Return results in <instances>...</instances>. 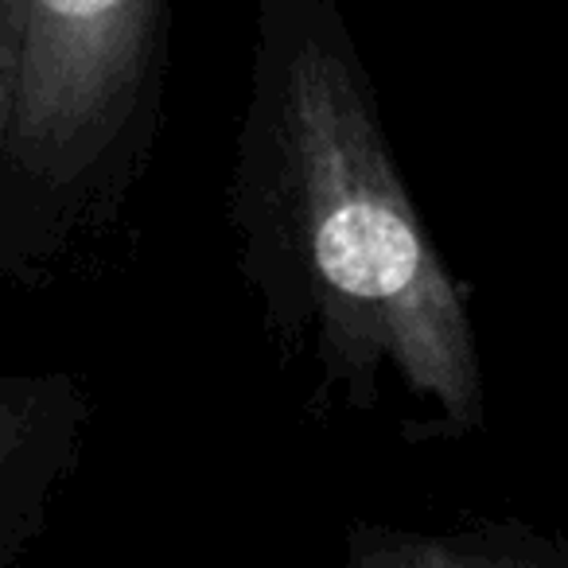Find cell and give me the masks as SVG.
<instances>
[{
	"mask_svg": "<svg viewBox=\"0 0 568 568\" xmlns=\"http://www.w3.org/2000/svg\"><path fill=\"white\" fill-rule=\"evenodd\" d=\"M226 195L261 332L324 405L374 417L397 394L409 440L487 425L471 304L413 203L339 0H253Z\"/></svg>",
	"mask_w": 568,
	"mask_h": 568,
	"instance_id": "cell-1",
	"label": "cell"
},
{
	"mask_svg": "<svg viewBox=\"0 0 568 568\" xmlns=\"http://www.w3.org/2000/svg\"><path fill=\"white\" fill-rule=\"evenodd\" d=\"M168 0H24L0 164V273L28 276L110 219L156 136Z\"/></svg>",
	"mask_w": 568,
	"mask_h": 568,
	"instance_id": "cell-2",
	"label": "cell"
},
{
	"mask_svg": "<svg viewBox=\"0 0 568 568\" xmlns=\"http://www.w3.org/2000/svg\"><path fill=\"white\" fill-rule=\"evenodd\" d=\"M90 428V394L74 374H0V568L43 537Z\"/></svg>",
	"mask_w": 568,
	"mask_h": 568,
	"instance_id": "cell-3",
	"label": "cell"
},
{
	"mask_svg": "<svg viewBox=\"0 0 568 568\" xmlns=\"http://www.w3.org/2000/svg\"><path fill=\"white\" fill-rule=\"evenodd\" d=\"M351 565L363 568H537L568 565V549L518 521H475L452 534L355 529Z\"/></svg>",
	"mask_w": 568,
	"mask_h": 568,
	"instance_id": "cell-4",
	"label": "cell"
},
{
	"mask_svg": "<svg viewBox=\"0 0 568 568\" xmlns=\"http://www.w3.org/2000/svg\"><path fill=\"white\" fill-rule=\"evenodd\" d=\"M20 51H24V0H0V164L17 110Z\"/></svg>",
	"mask_w": 568,
	"mask_h": 568,
	"instance_id": "cell-5",
	"label": "cell"
}]
</instances>
